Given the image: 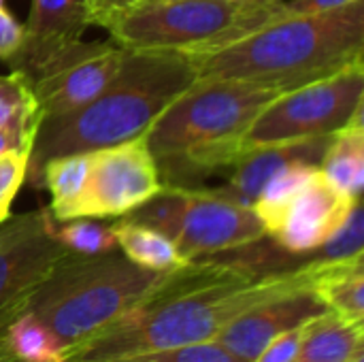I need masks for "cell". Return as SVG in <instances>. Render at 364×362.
Masks as SVG:
<instances>
[{"instance_id":"13","label":"cell","mask_w":364,"mask_h":362,"mask_svg":"<svg viewBox=\"0 0 364 362\" xmlns=\"http://www.w3.org/2000/svg\"><path fill=\"white\" fill-rule=\"evenodd\" d=\"M324 312L326 307L311 290L292 292L243 312L218 335L215 341L239 361L254 362L271 339Z\"/></svg>"},{"instance_id":"16","label":"cell","mask_w":364,"mask_h":362,"mask_svg":"<svg viewBox=\"0 0 364 362\" xmlns=\"http://www.w3.org/2000/svg\"><path fill=\"white\" fill-rule=\"evenodd\" d=\"M358 354H364V324H352L324 312L303 322L292 362H350Z\"/></svg>"},{"instance_id":"8","label":"cell","mask_w":364,"mask_h":362,"mask_svg":"<svg viewBox=\"0 0 364 362\" xmlns=\"http://www.w3.org/2000/svg\"><path fill=\"white\" fill-rule=\"evenodd\" d=\"M363 105L364 62H356L275 96L247 128L243 151L262 145L333 137L363 113Z\"/></svg>"},{"instance_id":"12","label":"cell","mask_w":364,"mask_h":362,"mask_svg":"<svg viewBox=\"0 0 364 362\" xmlns=\"http://www.w3.org/2000/svg\"><path fill=\"white\" fill-rule=\"evenodd\" d=\"M354 203L318 173L282 209L267 237L290 254H316L343 224Z\"/></svg>"},{"instance_id":"1","label":"cell","mask_w":364,"mask_h":362,"mask_svg":"<svg viewBox=\"0 0 364 362\" xmlns=\"http://www.w3.org/2000/svg\"><path fill=\"white\" fill-rule=\"evenodd\" d=\"M320 258L258 273L239 262L192 260L162 275L128 314L87 339L68 346L60 362H100L156 350L215 341L243 312L301 290H311Z\"/></svg>"},{"instance_id":"32","label":"cell","mask_w":364,"mask_h":362,"mask_svg":"<svg viewBox=\"0 0 364 362\" xmlns=\"http://www.w3.org/2000/svg\"><path fill=\"white\" fill-rule=\"evenodd\" d=\"M0 362H21V361H17V358H15V356H13L11 352H9V348H6V352H4V354L0 356Z\"/></svg>"},{"instance_id":"28","label":"cell","mask_w":364,"mask_h":362,"mask_svg":"<svg viewBox=\"0 0 364 362\" xmlns=\"http://www.w3.org/2000/svg\"><path fill=\"white\" fill-rule=\"evenodd\" d=\"M38 128H26V126H9V128H0V158L6 154H15V151H32L34 145V137H36Z\"/></svg>"},{"instance_id":"35","label":"cell","mask_w":364,"mask_h":362,"mask_svg":"<svg viewBox=\"0 0 364 362\" xmlns=\"http://www.w3.org/2000/svg\"><path fill=\"white\" fill-rule=\"evenodd\" d=\"M350 362H364V354H358V356H354Z\"/></svg>"},{"instance_id":"15","label":"cell","mask_w":364,"mask_h":362,"mask_svg":"<svg viewBox=\"0 0 364 362\" xmlns=\"http://www.w3.org/2000/svg\"><path fill=\"white\" fill-rule=\"evenodd\" d=\"M311 292L326 312L346 322L364 324V254L339 260L320 258Z\"/></svg>"},{"instance_id":"3","label":"cell","mask_w":364,"mask_h":362,"mask_svg":"<svg viewBox=\"0 0 364 362\" xmlns=\"http://www.w3.org/2000/svg\"><path fill=\"white\" fill-rule=\"evenodd\" d=\"M196 73L181 53L128 51L115 79L81 109L41 119L26 183L38 188L41 166L55 156L96 151L145 137L158 115L192 83Z\"/></svg>"},{"instance_id":"10","label":"cell","mask_w":364,"mask_h":362,"mask_svg":"<svg viewBox=\"0 0 364 362\" xmlns=\"http://www.w3.org/2000/svg\"><path fill=\"white\" fill-rule=\"evenodd\" d=\"M164 190L145 139L90 151V175L75 218H124Z\"/></svg>"},{"instance_id":"5","label":"cell","mask_w":364,"mask_h":362,"mask_svg":"<svg viewBox=\"0 0 364 362\" xmlns=\"http://www.w3.org/2000/svg\"><path fill=\"white\" fill-rule=\"evenodd\" d=\"M164 273L130 262L119 250L94 256L73 252L28 297L19 314H32L68 348L134 309Z\"/></svg>"},{"instance_id":"6","label":"cell","mask_w":364,"mask_h":362,"mask_svg":"<svg viewBox=\"0 0 364 362\" xmlns=\"http://www.w3.org/2000/svg\"><path fill=\"white\" fill-rule=\"evenodd\" d=\"M282 2L237 0H141L102 15L96 26L111 41L136 53H207L286 15Z\"/></svg>"},{"instance_id":"22","label":"cell","mask_w":364,"mask_h":362,"mask_svg":"<svg viewBox=\"0 0 364 362\" xmlns=\"http://www.w3.org/2000/svg\"><path fill=\"white\" fill-rule=\"evenodd\" d=\"M41 119L43 117L36 98L23 75L15 70H11L9 75H0V128H38Z\"/></svg>"},{"instance_id":"25","label":"cell","mask_w":364,"mask_h":362,"mask_svg":"<svg viewBox=\"0 0 364 362\" xmlns=\"http://www.w3.org/2000/svg\"><path fill=\"white\" fill-rule=\"evenodd\" d=\"M363 205L356 201L343 220V224L335 230V235L314 254L326 260H339V258H352L363 254L364 237H363Z\"/></svg>"},{"instance_id":"29","label":"cell","mask_w":364,"mask_h":362,"mask_svg":"<svg viewBox=\"0 0 364 362\" xmlns=\"http://www.w3.org/2000/svg\"><path fill=\"white\" fill-rule=\"evenodd\" d=\"M21 36L23 28L4 6H0V60H6L19 47Z\"/></svg>"},{"instance_id":"27","label":"cell","mask_w":364,"mask_h":362,"mask_svg":"<svg viewBox=\"0 0 364 362\" xmlns=\"http://www.w3.org/2000/svg\"><path fill=\"white\" fill-rule=\"evenodd\" d=\"M301 326L290 329L282 335H277L275 339H271L264 350L254 358V362H292L296 352H299V344H301Z\"/></svg>"},{"instance_id":"21","label":"cell","mask_w":364,"mask_h":362,"mask_svg":"<svg viewBox=\"0 0 364 362\" xmlns=\"http://www.w3.org/2000/svg\"><path fill=\"white\" fill-rule=\"evenodd\" d=\"M9 352L21 362H60L64 354L62 341L32 314L21 312L2 326Z\"/></svg>"},{"instance_id":"19","label":"cell","mask_w":364,"mask_h":362,"mask_svg":"<svg viewBox=\"0 0 364 362\" xmlns=\"http://www.w3.org/2000/svg\"><path fill=\"white\" fill-rule=\"evenodd\" d=\"M94 26L87 0H32L21 41H75Z\"/></svg>"},{"instance_id":"11","label":"cell","mask_w":364,"mask_h":362,"mask_svg":"<svg viewBox=\"0 0 364 362\" xmlns=\"http://www.w3.org/2000/svg\"><path fill=\"white\" fill-rule=\"evenodd\" d=\"M264 237V226L250 205L224 190L183 188L175 245L186 262L254 245Z\"/></svg>"},{"instance_id":"30","label":"cell","mask_w":364,"mask_h":362,"mask_svg":"<svg viewBox=\"0 0 364 362\" xmlns=\"http://www.w3.org/2000/svg\"><path fill=\"white\" fill-rule=\"evenodd\" d=\"M352 2L358 0H284L288 13L296 15V13H324V11H335V9H343Z\"/></svg>"},{"instance_id":"18","label":"cell","mask_w":364,"mask_h":362,"mask_svg":"<svg viewBox=\"0 0 364 362\" xmlns=\"http://www.w3.org/2000/svg\"><path fill=\"white\" fill-rule=\"evenodd\" d=\"M90 175V151L49 158L41 166L38 186L51 196L49 213L55 222L75 220Z\"/></svg>"},{"instance_id":"7","label":"cell","mask_w":364,"mask_h":362,"mask_svg":"<svg viewBox=\"0 0 364 362\" xmlns=\"http://www.w3.org/2000/svg\"><path fill=\"white\" fill-rule=\"evenodd\" d=\"M128 51L113 41L28 43L6 58L11 70L28 81L41 117L73 113L96 98L119 73Z\"/></svg>"},{"instance_id":"17","label":"cell","mask_w":364,"mask_h":362,"mask_svg":"<svg viewBox=\"0 0 364 362\" xmlns=\"http://www.w3.org/2000/svg\"><path fill=\"white\" fill-rule=\"evenodd\" d=\"M320 173L337 192L352 201H360L364 188L363 113L331 137V143L320 160Z\"/></svg>"},{"instance_id":"31","label":"cell","mask_w":364,"mask_h":362,"mask_svg":"<svg viewBox=\"0 0 364 362\" xmlns=\"http://www.w3.org/2000/svg\"><path fill=\"white\" fill-rule=\"evenodd\" d=\"M141 0H87L90 9H92V21L96 26V21L102 17V15H109V13H115V11H124V9H130L134 4H139Z\"/></svg>"},{"instance_id":"20","label":"cell","mask_w":364,"mask_h":362,"mask_svg":"<svg viewBox=\"0 0 364 362\" xmlns=\"http://www.w3.org/2000/svg\"><path fill=\"white\" fill-rule=\"evenodd\" d=\"M113 233H115L117 250L130 262L143 269L164 273L186 265V260L177 252V245L166 235L149 226L122 218L117 224H113Z\"/></svg>"},{"instance_id":"34","label":"cell","mask_w":364,"mask_h":362,"mask_svg":"<svg viewBox=\"0 0 364 362\" xmlns=\"http://www.w3.org/2000/svg\"><path fill=\"white\" fill-rule=\"evenodd\" d=\"M6 352V344H4V335H2V329H0V356Z\"/></svg>"},{"instance_id":"2","label":"cell","mask_w":364,"mask_h":362,"mask_svg":"<svg viewBox=\"0 0 364 362\" xmlns=\"http://www.w3.org/2000/svg\"><path fill=\"white\" fill-rule=\"evenodd\" d=\"M186 58L196 79L288 92L364 62V0L324 13H286L224 47Z\"/></svg>"},{"instance_id":"24","label":"cell","mask_w":364,"mask_h":362,"mask_svg":"<svg viewBox=\"0 0 364 362\" xmlns=\"http://www.w3.org/2000/svg\"><path fill=\"white\" fill-rule=\"evenodd\" d=\"M100 362H243L235 354H230L224 346L218 341L207 344H194L183 348H171V350H156V352H143L132 356H119Z\"/></svg>"},{"instance_id":"36","label":"cell","mask_w":364,"mask_h":362,"mask_svg":"<svg viewBox=\"0 0 364 362\" xmlns=\"http://www.w3.org/2000/svg\"><path fill=\"white\" fill-rule=\"evenodd\" d=\"M2 2H4V0H0V6H2Z\"/></svg>"},{"instance_id":"4","label":"cell","mask_w":364,"mask_h":362,"mask_svg":"<svg viewBox=\"0 0 364 362\" xmlns=\"http://www.w3.org/2000/svg\"><path fill=\"white\" fill-rule=\"evenodd\" d=\"M282 90L237 79H196L149 126L145 143L164 183L181 173L228 171L256 115Z\"/></svg>"},{"instance_id":"23","label":"cell","mask_w":364,"mask_h":362,"mask_svg":"<svg viewBox=\"0 0 364 362\" xmlns=\"http://www.w3.org/2000/svg\"><path fill=\"white\" fill-rule=\"evenodd\" d=\"M53 233L58 241L75 254H105L117 250L113 226L98 224L94 218H75L66 222H55Z\"/></svg>"},{"instance_id":"14","label":"cell","mask_w":364,"mask_h":362,"mask_svg":"<svg viewBox=\"0 0 364 362\" xmlns=\"http://www.w3.org/2000/svg\"><path fill=\"white\" fill-rule=\"evenodd\" d=\"M328 143L331 137H322L311 141H290V143H275V145L247 149L230 166L232 173L224 192L252 207V203L258 198L262 188L284 169L301 162L320 166V160Z\"/></svg>"},{"instance_id":"33","label":"cell","mask_w":364,"mask_h":362,"mask_svg":"<svg viewBox=\"0 0 364 362\" xmlns=\"http://www.w3.org/2000/svg\"><path fill=\"white\" fill-rule=\"evenodd\" d=\"M237 2H256V4H271V2H282V0H237Z\"/></svg>"},{"instance_id":"9","label":"cell","mask_w":364,"mask_h":362,"mask_svg":"<svg viewBox=\"0 0 364 362\" xmlns=\"http://www.w3.org/2000/svg\"><path fill=\"white\" fill-rule=\"evenodd\" d=\"M53 226L49 209L9 215L0 224V329L73 254L58 241Z\"/></svg>"},{"instance_id":"26","label":"cell","mask_w":364,"mask_h":362,"mask_svg":"<svg viewBox=\"0 0 364 362\" xmlns=\"http://www.w3.org/2000/svg\"><path fill=\"white\" fill-rule=\"evenodd\" d=\"M30 154L15 151L0 158V224L11 215V205L26 183Z\"/></svg>"}]
</instances>
